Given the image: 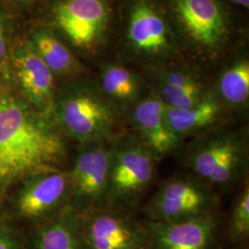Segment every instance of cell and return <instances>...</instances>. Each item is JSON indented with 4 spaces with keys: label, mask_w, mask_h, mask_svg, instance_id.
<instances>
[{
    "label": "cell",
    "mask_w": 249,
    "mask_h": 249,
    "mask_svg": "<svg viewBox=\"0 0 249 249\" xmlns=\"http://www.w3.org/2000/svg\"><path fill=\"white\" fill-rule=\"evenodd\" d=\"M50 115L77 146L112 143L125 129L122 114L104 95L97 81L84 76L57 85Z\"/></svg>",
    "instance_id": "2"
},
{
    "label": "cell",
    "mask_w": 249,
    "mask_h": 249,
    "mask_svg": "<svg viewBox=\"0 0 249 249\" xmlns=\"http://www.w3.org/2000/svg\"><path fill=\"white\" fill-rule=\"evenodd\" d=\"M229 1H231L233 4H236V5H239V6H242L244 8H247V9L249 7V0H229Z\"/></svg>",
    "instance_id": "25"
},
{
    "label": "cell",
    "mask_w": 249,
    "mask_h": 249,
    "mask_svg": "<svg viewBox=\"0 0 249 249\" xmlns=\"http://www.w3.org/2000/svg\"><path fill=\"white\" fill-rule=\"evenodd\" d=\"M0 249H30L26 232L0 213Z\"/></svg>",
    "instance_id": "23"
},
{
    "label": "cell",
    "mask_w": 249,
    "mask_h": 249,
    "mask_svg": "<svg viewBox=\"0 0 249 249\" xmlns=\"http://www.w3.org/2000/svg\"><path fill=\"white\" fill-rule=\"evenodd\" d=\"M13 42L11 22L6 13L0 11V81L12 86L10 73V50Z\"/></svg>",
    "instance_id": "22"
},
{
    "label": "cell",
    "mask_w": 249,
    "mask_h": 249,
    "mask_svg": "<svg viewBox=\"0 0 249 249\" xmlns=\"http://www.w3.org/2000/svg\"><path fill=\"white\" fill-rule=\"evenodd\" d=\"M157 160L132 130L112 143L108 208L133 212L154 182Z\"/></svg>",
    "instance_id": "4"
},
{
    "label": "cell",
    "mask_w": 249,
    "mask_h": 249,
    "mask_svg": "<svg viewBox=\"0 0 249 249\" xmlns=\"http://www.w3.org/2000/svg\"><path fill=\"white\" fill-rule=\"evenodd\" d=\"M127 40L135 50L148 56L164 55L171 46L166 21L150 2L139 0L131 9Z\"/></svg>",
    "instance_id": "14"
},
{
    "label": "cell",
    "mask_w": 249,
    "mask_h": 249,
    "mask_svg": "<svg viewBox=\"0 0 249 249\" xmlns=\"http://www.w3.org/2000/svg\"><path fill=\"white\" fill-rule=\"evenodd\" d=\"M152 92L173 108L193 107L210 92L196 73L184 69L158 70L152 73Z\"/></svg>",
    "instance_id": "17"
},
{
    "label": "cell",
    "mask_w": 249,
    "mask_h": 249,
    "mask_svg": "<svg viewBox=\"0 0 249 249\" xmlns=\"http://www.w3.org/2000/svg\"><path fill=\"white\" fill-rule=\"evenodd\" d=\"M178 155L190 173L217 192L231 191L248 179L249 129L223 124L189 140Z\"/></svg>",
    "instance_id": "3"
},
{
    "label": "cell",
    "mask_w": 249,
    "mask_h": 249,
    "mask_svg": "<svg viewBox=\"0 0 249 249\" xmlns=\"http://www.w3.org/2000/svg\"><path fill=\"white\" fill-rule=\"evenodd\" d=\"M56 80L83 77L85 69L61 39L49 28L37 26L27 38Z\"/></svg>",
    "instance_id": "19"
},
{
    "label": "cell",
    "mask_w": 249,
    "mask_h": 249,
    "mask_svg": "<svg viewBox=\"0 0 249 249\" xmlns=\"http://www.w3.org/2000/svg\"><path fill=\"white\" fill-rule=\"evenodd\" d=\"M12 87L30 107L49 114L57 80L27 38L13 39L10 50Z\"/></svg>",
    "instance_id": "8"
},
{
    "label": "cell",
    "mask_w": 249,
    "mask_h": 249,
    "mask_svg": "<svg viewBox=\"0 0 249 249\" xmlns=\"http://www.w3.org/2000/svg\"><path fill=\"white\" fill-rule=\"evenodd\" d=\"M210 91L224 109H245L249 101V60H239L227 68Z\"/></svg>",
    "instance_id": "20"
},
{
    "label": "cell",
    "mask_w": 249,
    "mask_h": 249,
    "mask_svg": "<svg viewBox=\"0 0 249 249\" xmlns=\"http://www.w3.org/2000/svg\"><path fill=\"white\" fill-rule=\"evenodd\" d=\"M97 83L104 95L123 117L137 103L152 92L139 74L117 64L105 65Z\"/></svg>",
    "instance_id": "18"
},
{
    "label": "cell",
    "mask_w": 249,
    "mask_h": 249,
    "mask_svg": "<svg viewBox=\"0 0 249 249\" xmlns=\"http://www.w3.org/2000/svg\"><path fill=\"white\" fill-rule=\"evenodd\" d=\"M25 232L30 249H89L80 214L71 206Z\"/></svg>",
    "instance_id": "15"
},
{
    "label": "cell",
    "mask_w": 249,
    "mask_h": 249,
    "mask_svg": "<svg viewBox=\"0 0 249 249\" xmlns=\"http://www.w3.org/2000/svg\"><path fill=\"white\" fill-rule=\"evenodd\" d=\"M144 223L149 249H223L219 213L178 222Z\"/></svg>",
    "instance_id": "11"
},
{
    "label": "cell",
    "mask_w": 249,
    "mask_h": 249,
    "mask_svg": "<svg viewBox=\"0 0 249 249\" xmlns=\"http://www.w3.org/2000/svg\"><path fill=\"white\" fill-rule=\"evenodd\" d=\"M181 24L190 38L205 47L221 43L226 31L223 10L217 0H173Z\"/></svg>",
    "instance_id": "13"
},
{
    "label": "cell",
    "mask_w": 249,
    "mask_h": 249,
    "mask_svg": "<svg viewBox=\"0 0 249 249\" xmlns=\"http://www.w3.org/2000/svg\"><path fill=\"white\" fill-rule=\"evenodd\" d=\"M7 2H9V4H11L14 7H24L27 5H30L32 3H34L36 0H5Z\"/></svg>",
    "instance_id": "24"
},
{
    "label": "cell",
    "mask_w": 249,
    "mask_h": 249,
    "mask_svg": "<svg viewBox=\"0 0 249 249\" xmlns=\"http://www.w3.org/2000/svg\"><path fill=\"white\" fill-rule=\"evenodd\" d=\"M225 109L210 91L195 106L179 109L165 106L164 117L171 130L185 142L224 123Z\"/></svg>",
    "instance_id": "16"
},
{
    "label": "cell",
    "mask_w": 249,
    "mask_h": 249,
    "mask_svg": "<svg viewBox=\"0 0 249 249\" xmlns=\"http://www.w3.org/2000/svg\"><path fill=\"white\" fill-rule=\"evenodd\" d=\"M70 141L51 115L30 107L12 86L0 88V198L38 174L65 170Z\"/></svg>",
    "instance_id": "1"
},
{
    "label": "cell",
    "mask_w": 249,
    "mask_h": 249,
    "mask_svg": "<svg viewBox=\"0 0 249 249\" xmlns=\"http://www.w3.org/2000/svg\"><path fill=\"white\" fill-rule=\"evenodd\" d=\"M80 217L89 249H149L145 223L133 212L106 208Z\"/></svg>",
    "instance_id": "9"
},
{
    "label": "cell",
    "mask_w": 249,
    "mask_h": 249,
    "mask_svg": "<svg viewBox=\"0 0 249 249\" xmlns=\"http://www.w3.org/2000/svg\"><path fill=\"white\" fill-rule=\"evenodd\" d=\"M8 196L9 209L2 213L5 217L24 230L43 223L70 206L69 169L49 171L27 178Z\"/></svg>",
    "instance_id": "6"
},
{
    "label": "cell",
    "mask_w": 249,
    "mask_h": 249,
    "mask_svg": "<svg viewBox=\"0 0 249 249\" xmlns=\"http://www.w3.org/2000/svg\"><path fill=\"white\" fill-rule=\"evenodd\" d=\"M218 192L190 172L176 174L161 183L142 213L151 222H178L219 213Z\"/></svg>",
    "instance_id": "5"
},
{
    "label": "cell",
    "mask_w": 249,
    "mask_h": 249,
    "mask_svg": "<svg viewBox=\"0 0 249 249\" xmlns=\"http://www.w3.org/2000/svg\"><path fill=\"white\" fill-rule=\"evenodd\" d=\"M165 105L155 93L137 103L124 116L127 128L132 130L158 162L178 155L185 144L165 121Z\"/></svg>",
    "instance_id": "12"
},
{
    "label": "cell",
    "mask_w": 249,
    "mask_h": 249,
    "mask_svg": "<svg viewBox=\"0 0 249 249\" xmlns=\"http://www.w3.org/2000/svg\"><path fill=\"white\" fill-rule=\"evenodd\" d=\"M232 204L226 224V237L235 245L246 244L249 239V184L247 179L242 185Z\"/></svg>",
    "instance_id": "21"
},
{
    "label": "cell",
    "mask_w": 249,
    "mask_h": 249,
    "mask_svg": "<svg viewBox=\"0 0 249 249\" xmlns=\"http://www.w3.org/2000/svg\"><path fill=\"white\" fill-rule=\"evenodd\" d=\"M112 143H89L77 146L69 173L70 206L79 214L108 208Z\"/></svg>",
    "instance_id": "7"
},
{
    "label": "cell",
    "mask_w": 249,
    "mask_h": 249,
    "mask_svg": "<svg viewBox=\"0 0 249 249\" xmlns=\"http://www.w3.org/2000/svg\"><path fill=\"white\" fill-rule=\"evenodd\" d=\"M1 84H2V83H1V81H0V88H1Z\"/></svg>",
    "instance_id": "26"
},
{
    "label": "cell",
    "mask_w": 249,
    "mask_h": 249,
    "mask_svg": "<svg viewBox=\"0 0 249 249\" xmlns=\"http://www.w3.org/2000/svg\"><path fill=\"white\" fill-rule=\"evenodd\" d=\"M107 0H58L52 12L54 26L74 47L90 50L100 44L110 21Z\"/></svg>",
    "instance_id": "10"
}]
</instances>
